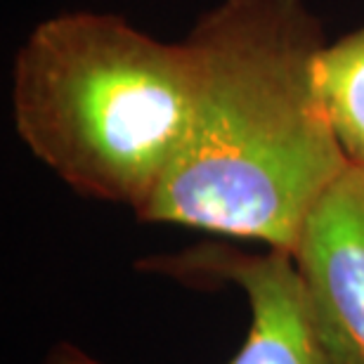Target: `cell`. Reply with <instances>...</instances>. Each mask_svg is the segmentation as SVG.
Returning a JSON list of instances; mask_svg holds the SVG:
<instances>
[{"label": "cell", "mask_w": 364, "mask_h": 364, "mask_svg": "<svg viewBox=\"0 0 364 364\" xmlns=\"http://www.w3.org/2000/svg\"><path fill=\"white\" fill-rule=\"evenodd\" d=\"M159 267L176 274H203L235 282L249 298L251 326L246 341L228 364H326L312 331L303 284L287 251L242 253L232 249L189 251L159 260ZM48 364H100L74 348H62Z\"/></svg>", "instance_id": "obj_4"}, {"label": "cell", "mask_w": 364, "mask_h": 364, "mask_svg": "<svg viewBox=\"0 0 364 364\" xmlns=\"http://www.w3.org/2000/svg\"><path fill=\"white\" fill-rule=\"evenodd\" d=\"M317 83L348 164L364 168V28L324 46Z\"/></svg>", "instance_id": "obj_5"}, {"label": "cell", "mask_w": 364, "mask_h": 364, "mask_svg": "<svg viewBox=\"0 0 364 364\" xmlns=\"http://www.w3.org/2000/svg\"><path fill=\"white\" fill-rule=\"evenodd\" d=\"M187 137L140 210L291 253L348 168L317 83L322 28L303 0H223L189 31Z\"/></svg>", "instance_id": "obj_1"}, {"label": "cell", "mask_w": 364, "mask_h": 364, "mask_svg": "<svg viewBox=\"0 0 364 364\" xmlns=\"http://www.w3.org/2000/svg\"><path fill=\"white\" fill-rule=\"evenodd\" d=\"M326 364H364V168L348 166L291 251Z\"/></svg>", "instance_id": "obj_3"}, {"label": "cell", "mask_w": 364, "mask_h": 364, "mask_svg": "<svg viewBox=\"0 0 364 364\" xmlns=\"http://www.w3.org/2000/svg\"><path fill=\"white\" fill-rule=\"evenodd\" d=\"M194 85L185 41L161 43L119 14L67 12L14 57L12 116L76 192L140 213L187 137Z\"/></svg>", "instance_id": "obj_2"}]
</instances>
